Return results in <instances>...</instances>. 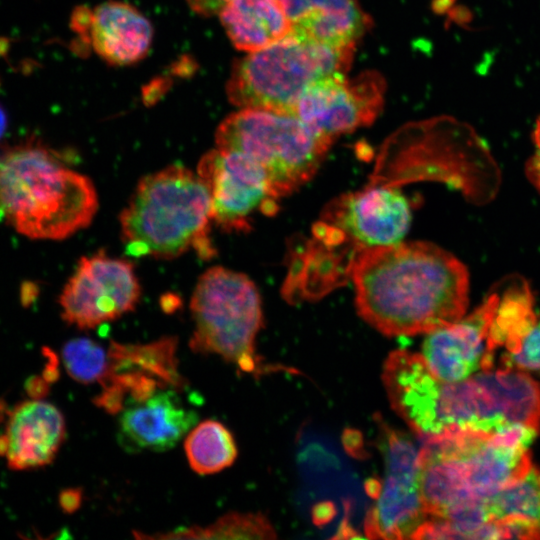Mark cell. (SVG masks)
<instances>
[{
	"mask_svg": "<svg viewBox=\"0 0 540 540\" xmlns=\"http://www.w3.org/2000/svg\"><path fill=\"white\" fill-rule=\"evenodd\" d=\"M385 81L366 71L355 78L338 73L310 85L300 97L294 114L323 136L337 137L370 125L384 102Z\"/></svg>",
	"mask_w": 540,
	"mask_h": 540,
	"instance_id": "8fae6325",
	"label": "cell"
},
{
	"mask_svg": "<svg viewBox=\"0 0 540 540\" xmlns=\"http://www.w3.org/2000/svg\"><path fill=\"white\" fill-rule=\"evenodd\" d=\"M350 280L358 314L386 336L430 333L466 313L469 274L443 248L422 241L373 248L356 261Z\"/></svg>",
	"mask_w": 540,
	"mask_h": 540,
	"instance_id": "6da1fadb",
	"label": "cell"
},
{
	"mask_svg": "<svg viewBox=\"0 0 540 540\" xmlns=\"http://www.w3.org/2000/svg\"><path fill=\"white\" fill-rule=\"evenodd\" d=\"M292 33L334 48H355L371 26L356 0H278Z\"/></svg>",
	"mask_w": 540,
	"mask_h": 540,
	"instance_id": "e0dca14e",
	"label": "cell"
},
{
	"mask_svg": "<svg viewBox=\"0 0 540 540\" xmlns=\"http://www.w3.org/2000/svg\"><path fill=\"white\" fill-rule=\"evenodd\" d=\"M479 378L496 397L508 424L520 423L540 428V385L523 370L499 368L482 370Z\"/></svg>",
	"mask_w": 540,
	"mask_h": 540,
	"instance_id": "ffe728a7",
	"label": "cell"
},
{
	"mask_svg": "<svg viewBox=\"0 0 540 540\" xmlns=\"http://www.w3.org/2000/svg\"><path fill=\"white\" fill-rule=\"evenodd\" d=\"M189 7L202 16L218 14L228 0H185Z\"/></svg>",
	"mask_w": 540,
	"mask_h": 540,
	"instance_id": "4316f807",
	"label": "cell"
},
{
	"mask_svg": "<svg viewBox=\"0 0 540 540\" xmlns=\"http://www.w3.org/2000/svg\"><path fill=\"white\" fill-rule=\"evenodd\" d=\"M62 361L76 381L105 384L110 368L109 353L92 339L81 337L68 341L62 348Z\"/></svg>",
	"mask_w": 540,
	"mask_h": 540,
	"instance_id": "cb8c5ba5",
	"label": "cell"
},
{
	"mask_svg": "<svg viewBox=\"0 0 540 540\" xmlns=\"http://www.w3.org/2000/svg\"><path fill=\"white\" fill-rule=\"evenodd\" d=\"M196 173L209 193L213 222L226 232H245L256 213L276 211L279 198L265 173L238 152L216 147L202 156Z\"/></svg>",
	"mask_w": 540,
	"mask_h": 540,
	"instance_id": "30bf717a",
	"label": "cell"
},
{
	"mask_svg": "<svg viewBox=\"0 0 540 540\" xmlns=\"http://www.w3.org/2000/svg\"><path fill=\"white\" fill-rule=\"evenodd\" d=\"M80 38L104 61L115 66L142 60L151 47L153 27L134 6L108 1L93 10L81 8L73 17Z\"/></svg>",
	"mask_w": 540,
	"mask_h": 540,
	"instance_id": "5bb4252c",
	"label": "cell"
},
{
	"mask_svg": "<svg viewBox=\"0 0 540 540\" xmlns=\"http://www.w3.org/2000/svg\"><path fill=\"white\" fill-rule=\"evenodd\" d=\"M498 301L499 290L495 287L469 315L427 333L421 355L438 379L462 381L485 369L488 337Z\"/></svg>",
	"mask_w": 540,
	"mask_h": 540,
	"instance_id": "4fadbf2b",
	"label": "cell"
},
{
	"mask_svg": "<svg viewBox=\"0 0 540 540\" xmlns=\"http://www.w3.org/2000/svg\"><path fill=\"white\" fill-rule=\"evenodd\" d=\"M7 115L3 109V107L0 105V140L3 138L6 129H7Z\"/></svg>",
	"mask_w": 540,
	"mask_h": 540,
	"instance_id": "83f0119b",
	"label": "cell"
},
{
	"mask_svg": "<svg viewBox=\"0 0 540 540\" xmlns=\"http://www.w3.org/2000/svg\"><path fill=\"white\" fill-rule=\"evenodd\" d=\"M192 351L213 354L246 373H261L255 340L263 324L257 287L243 273L215 266L198 279L190 301Z\"/></svg>",
	"mask_w": 540,
	"mask_h": 540,
	"instance_id": "52a82bcc",
	"label": "cell"
},
{
	"mask_svg": "<svg viewBox=\"0 0 540 540\" xmlns=\"http://www.w3.org/2000/svg\"><path fill=\"white\" fill-rule=\"evenodd\" d=\"M385 150L418 164V174L457 188L482 205L497 194L501 176L492 153L472 126L438 116L407 124L385 143Z\"/></svg>",
	"mask_w": 540,
	"mask_h": 540,
	"instance_id": "8992f818",
	"label": "cell"
},
{
	"mask_svg": "<svg viewBox=\"0 0 540 540\" xmlns=\"http://www.w3.org/2000/svg\"><path fill=\"white\" fill-rule=\"evenodd\" d=\"M218 14L232 44L248 53L292 33V25L278 0H228Z\"/></svg>",
	"mask_w": 540,
	"mask_h": 540,
	"instance_id": "ac0fdd59",
	"label": "cell"
},
{
	"mask_svg": "<svg viewBox=\"0 0 540 540\" xmlns=\"http://www.w3.org/2000/svg\"><path fill=\"white\" fill-rule=\"evenodd\" d=\"M501 368L536 371L540 373V318L523 337L519 349L501 358Z\"/></svg>",
	"mask_w": 540,
	"mask_h": 540,
	"instance_id": "d4e9b609",
	"label": "cell"
},
{
	"mask_svg": "<svg viewBox=\"0 0 540 540\" xmlns=\"http://www.w3.org/2000/svg\"><path fill=\"white\" fill-rule=\"evenodd\" d=\"M211 202L197 173L174 164L143 177L119 216L121 239L135 257L173 259L217 250L210 237Z\"/></svg>",
	"mask_w": 540,
	"mask_h": 540,
	"instance_id": "3957f363",
	"label": "cell"
},
{
	"mask_svg": "<svg viewBox=\"0 0 540 540\" xmlns=\"http://www.w3.org/2000/svg\"><path fill=\"white\" fill-rule=\"evenodd\" d=\"M140 297L134 265L100 251L78 261L59 302L66 323L84 330L133 311Z\"/></svg>",
	"mask_w": 540,
	"mask_h": 540,
	"instance_id": "9c48e42d",
	"label": "cell"
},
{
	"mask_svg": "<svg viewBox=\"0 0 540 540\" xmlns=\"http://www.w3.org/2000/svg\"><path fill=\"white\" fill-rule=\"evenodd\" d=\"M216 147L238 152L265 173L273 192L287 196L309 181L333 141L295 114L241 108L215 133Z\"/></svg>",
	"mask_w": 540,
	"mask_h": 540,
	"instance_id": "5b68a950",
	"label": "cell"
},
{
	"mask_svg": "<svg viewBox=\"0 0 540 540\" xmlns=\"http://www.w3.org/2000/svg\"><path fill=\"white\" fill-rule=\"evenodd\" d=\"M489 519H521L540 534V469L531 467L524 478L487 500Z\"/></svg>",
	"mask_w": 540,
	"mask_h": 540,
	"instance_id": "7402d4cb",
	"label": "cell"
},
{
	"mask_svg": "<svg viewBox=\"0 0 540 540\" xmlns=\"http://www.w3.org/2000/svg\"><path fill=\"white\" fill-rule=\"evenodd\" d=\"M354 51L291 33L234 63L227 82L228 99L240 108L294 114L310 85L333 74H346Z\"/></svg>",
	"mask_w": 540,
	"mask_h": 540,
	"instance_id": "277c9868",
	"label": "cell"
},
{
	"mask_svg": "<svg viewBox=\"0 0 540 540\" xmlns=\"http://www.w3.org/2000/svg\"><path fill=\"white\" fill-rule=\"evenodd\" d=\"M319 219L349 234L368 251L401 242L412 215L408 199L396 184L373 181L333 199Z\"/></svg>",
	"mask_w": 540,
	"mask_h": 540,
	"instance_id": "7c38bea8",
	"label": "cell"
},
{
	"mask_svg": "<svg viewBox=\"0 0 540 540\" xmlns=\"http://www.w3.org/2000/svg\"><path fill=\"white\" fill-rule=\"evenodd\" d=\"M66 434L65 420L53 404L30 399L21 402L9 414L0 435V455L17 470L49 464Z\"/></svg>",
	"mask_w": 540,
	"mask_h": 540,
	"instance_id": "2e32d148",
	"label": "cell"
},
{
	"mask_svg": "<svg viewBox=\"0 0 540 540\" xmlns=\"http://www.w3.org/2000/svg\"><path fill=\"white\" fill-rule=\"evenodd\" d=\"M384 477L364 530L373 539H412L427 520L420 481V455L404 433L382 426Z\"/></svg>",
	"mask_w": 540,
	"mask_h": 540,
	"instance_id": "ba28073f",
	"label": "cell"
},
{
	"mask_svg": "<svg viewBox=\"0 0 540 540\" xmlns=\"http://www.w3.org/2000/svg\"><path fill=\"white\" fill-rule=\"evenodd\" d=\"M97 209L93 182L56 151L29 144L0 159V215L19 233L61 240L87 227Z\"/></svg>",
	"mask_w": 540,
	"mask_h": 540,
	"instance_id": "7a4b0ae2",
	"label": "cell"
},
{
	"mask_svg": "<svg viewBox=\"0 0 540 540\" xmlns=\"http://www.w3.org/2000/svg\"><path fill=\"white\" fill-rule=\"evenodd\" d=\"M197 423V412L186 408L174 390H157L124 404L117 439L130 453L162 452L173 448Z\"/></svg>",
	"mask_w": 540,
	"mask_h": 540,
	"instance_id": "9a60e30c",
	"label": "cell"
},
{
	"mask_svg": "<svg viewBox=\"0 0 540 540\" xmlns=\"http://www.w3.org/2000/svg\"><path fill=\"white\" fill-rule=\"evenodd\" d=\"M532 139L534 150L525 164V174L540 193V117L535 122Z\"/></svg>",
	"mask_w": 540,
	"mask_h": 540,
	"instance_id": "484cf974",
	"label": "cell"
},
{
	"mask_svg": "<svg viewBox=\"0 0 540 540\" xmlns=\"http://www.w3.org/2000/svg\"><path fill=\"white\" fill-rule=\"evenodd\" d=\"M276 531L260 513H229L207 527L179 528L153 538L274 539Z\"/></svg>",
	"mask_w": 540,
	"mask_h": 540,
	"instance_id": "603a6c76",
	"label": "cell"
},
{
	"mask_svg": "<svg viewBox=\"0 0 540 540\" xmlns=\"http://www.w3.org/2000/svg\"><path fill=\"white\" fill-rule=\"evenodd\" d=\"M184 450L190 467L200 475L220 472L231 466L237 457L232 433L212 419L197 423L188 432Z\"/></svg>",
	"mask_w": 540,
	"mask_h": 540,
	"instance_id": "44dd1931",
	"label": "cell"
},
{
	"mask_svg": "<svg viewBox=\"0 0 540 540\" xmlns=\"http://www.w3.org/2000/svg\"><path fill=\"white\" fill-rule=\"evenodd\" d=\"M497 287L499 301L488 337L486 370L493 368L499 349L504 350L501 358L519 349L537 318L533 295L524 279L510 277Z\"/></svg>",
	"mask_w": 540,
	"mask_h": 540,
	"instance_id": "d6986e66",
	"label": "cell"
}]
</instances>
